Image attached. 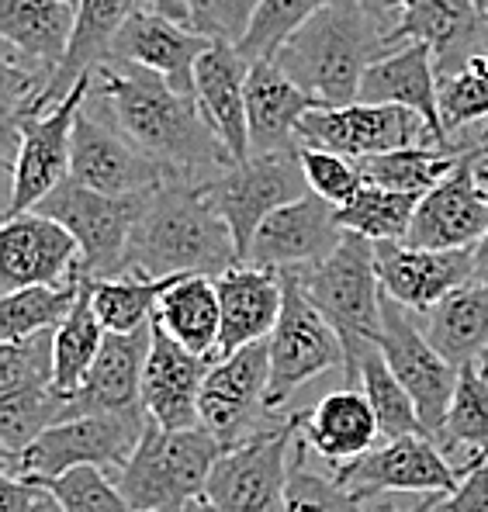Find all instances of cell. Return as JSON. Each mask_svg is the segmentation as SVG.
<instances>
[{"label":"cell","instance_id":"obj_1","mask_svg":"<svg viewBox=\"0 0 488 512\" xmlns=\"http://www.w3.org/2000/svg\"><path fill=\"white\" fill-rule=\"evenodd\" d=\"M90 97L142 153L167 167L170 180L205 184L236 163L201 111L198 97L180 94L146 66L108 56L94 66Z\"/></svg>","mask_w":488,"mask_h":512},{"label":"cell","instance_id":"obj_2","mask_svg":"<svg viewBox=\"0 0 488 512\" xmlns=\"http://www.w3.org/2000/svg\"><path fill=\"white\" fill-rule=\"evenodd\" d=\"M236 263H243L236 236L201 184L167 180L149 194L129 243V270L146 277H219Z\"/></svg>","mask_w":488,"mask_h":512},{"label":"cell","instance_id":"obj_3","mask_svg":"<svg viewBox=\"0 0 488 512\" xmlns=\"http://www.w3.org/2000/svg\"><path fill=\"white\" fill-rule=\"evenodd\" d=\"M388 49L385 21L357 0H329L277 49L274 63L319 104L340 108L357 101L367 66Z\"/></svg>","mask_w":488,"mask_h":512},{"label":"cell","instance_id":"obj_4","mask_svg":"<svg viewBox=\"0 0 488 512\" xmlns=\"http://www.w3.org/2000/svg\"><path fill=\"white\" fill-rule=\"evenodd\" d=\"M319 312L333 322L340 333L347 364H343V384L360 388V353L381 340V277L374 263V243L360 232L343 236V243L322 263L305 270H288Z\"/></svg>","mask_w":488,"mask_h":512},{"label":"cell","instance_id":"obj_5","mask_svg":"<svg viewBox=\"0 0 488 512\" xmlns=\"http://www.w3.org/2000/svg\"><path fill=\"white\" fill-rule=\"evenodd\" d=\"M222 454V440L205 426L167 429L149 419L139 447L111 478L139 512H180L205 495Z\"/></svg>","mask_w":488,"mask_h":512},{"label":"cell","instance_id":"obj_6","mask_svg":"<svg viewBox=\"0 0 488 512\" xmlns=\"http://www.w3.org/2000/svg\"><path fill=\"white\" fill-rule=\"evenodd\" d=\"M94 70L66 90L45 111L21 108L18 115L4 118L7 125V167H11V201L7 215L32 212L49 191H56L70 177L73 163V125L84 108Z\"/></svg>","mask_w":488,"mask_h":512},{"label":"cell","instance_id":"obj_7","mask_svg":"<svg viewBox=\"0 0 488 512\" xmlns=\"http://www.w3.org/2000/svg\"><path fill=\"white\" fill-rule=\"evenodd\" d=\"M149 412H84L49 426L18 454H4V474L18 478H56L80 464L118 471L139 447Z\"/></svg>","mask_w":488,"mask_h":512},{"label":"cell","instance_id":"obj_8","mask_svg":"<svg viewBox=\"0 0 488 512\" xmlns=\"http://www.w3.org/2000/svg\"><path fill=\"white\" fill-rule=\"evenodd\" d=\"M156 191V187H153ZM153 191L104 194L66 177L39 201V212L52 215L77 236L87 277H115L129 270V243Z\"/></svg>","mask_w":488,"mask_h":512},{"label":"cell","instance_id":"obj_9","mask_svg":"<svg viewBox=\"0 0 488 512\" xmlns=\"http://www.w3.org/2000/svg\"><path fill=\"white\" fill-rule=\"evenodd\" d=\"M52 333L0 346V447L18 454L49 426L70 416V395L56 388Z\"/></svg>","mask_w":488,"mask_h":512},{"label":"cell","instance_id":"obj_10","mask_svg":"<svg viewBox=\"0 0 488 512\" xmlns=\"http://www.w3.org/2000/svg\"><path fill=\"white\" fill-rule=\"evenodd\" d=\"M267 346H270L267 405L274 412H281L295 398V391H302L309 381L336 371V367L343 371V364H347V350H343L340 333H336L333 322L319 312V305L305 295L302 284L291 274H284V308Z\"/></svg>","mask_w":488,"mask_h":512},{"label":"cell","instance_id":"obj_11","mask_svg":"<svg viewBox=\"0 0 488 512\" xmlns=\"http://www.w3.org/2000/svg\"><path fill=\"white\" fill-rule=\"evenodd\" d=\"M201 191L215 205V212L229 222L239 256L246 263V253H250V243L264 225V218L288 201L309 194L312 187L302 167V146H298L281 149V153H253L250 160L232 163L219 177L205 180Z\"/></svg>","mask_w":488,"mask_h":512},{"label":"cell","instance_id":"obj_12","mask_svg":"<svg viewBox=\"0 0 488 512\" xmlns=\"http://www.w3.org/2000/svg\"><path fill=\"white\" fill-rule=\"evenodd\" d=\"M270 388V346L267 340L225 353L212 364L201 388V426L222 440V447H239L267 429L281 426L288 416L267 405Z\"/></svg>","mask_w":488,"mask_h":512},{"label":"cell","instance_id":"obj_13","mask_svg":"<svg viewBox=\"0 0 488 512\" xmlns=\"http://www.w3.org/2000/svg\"><path fill=\"white\" fill-rule=\"evenodd\" d=\"M298 433V416H288L281 426L225 450L205 488L215 512H281Z\"/></svg>","mask_w":488,"mask_h":512},{"label":"cell","instance_id":"obj_14","mask_svg":"<svg viewBox=\"0 0 488 512\" xmlns=\"http://www.w3.org/2000/svg\"><path fill=\"white\" fill-rule=\"evenodd\" d=\"M298 142L333 149V153L354 156V160L405 146H440L437 132L423 115L402 108V104L378 101H354L340 104V108L319 104V108L305 111V118L298 122Z\"/></svg>","mask_w":488,"mask_h":512},{"label":"cell","instance_id":"obj_15","mask_svg":"<svg viewBox=\"0 0 488 512\" xmlns=\"http://www.w3.org/2000/svg\"><path fill=\"white\" fill-rule=\"evenodd\" d=\"M333 478L360 502H367L378 495L450 492L464 474L430 433H405L374 443L354 461L333 468Z\"/></svg>","mask_w":488,"mask_h":512},{"label":"cell","instance_id":"obj_16","mask_svg":"<svg viewBox=\"0 0 488 512\" xmlns=\"http://www.w3.org/2000/svg\"><path fill=\"white\" fill-rule=\"evenodd\" d=\"M488 229V142L468 146L437 187L419 198L405 243L430 250H475Z\"/></svg>","mask_w":488,"mask_h":512},{"label":"cell","instance_id":"obj_17","mask_svg":"<svg viewBox=\"0 0 488 512\" xmlns=\"http://www.w3.org/2000/svg\"><path fill=\"white\" fill-rule=\"evenodd\" d=\"M381 353H385L388 367L395 371V378L405 384V391L412 395L423 419V429L430 436H437V429L444 426V416L454 398L461 367H454L444 353L426 340L423 326H419L416 312L399 305L392 295H381Z\"/></svg>","mask_w":488,"mask_h":512},{"label":"cell","instance_id":"obj_18","mask_svg":"<svg viewBox=\"0 0 488 512\" xmlns=\"http://www.w3.org/2000/svg\"><path fill=\"white\" fill-rule=\"evenodd\" d=\"M70 177L104 194H139L170 180L167 167L142 153L90 94L73 125Z\"/></svg>","mask_w":488,"mask_h":512},{"label":"cell","instance_id":"obj_19","mask_svg":"<svg viewBox=\"0 0 488 512\" xmlns=\"http://www.w3.org/2000/svg\"><path fill=\"white\" fill-rule=\"evenodd\" d=\"M84 274L80 243L63 222L39 208L7 215L0 229V291L32 284H70Z\"/></svg>","mask_w":488,"mask_h":512},{"label":"cell","instance_id":"obj_20","mask_svg":"<svg viewBox=\"0 0 488 512\" xmlns=\"http://www.w3.org/2000/svg\"><path fill=\"white\" fill-rule=\"evenodd\" d=\"M347 229L340 222V208L319 194H302L298 201L281 205L264 218L246 253V263L267 270H305L322 263L343 243Z\"/></svg>","mask_w":488,"mask_h":512},{"label":"cell","instance_id":"obj_21","mask_svg":"<svg viewBox=\"0 0 488 512\" xmlns=\"http://www.w3.org/2000/svg\"><path fill=\"white\" fill-rule=\"evenodd\" d=\"M402 42L430 45L444 80L488 52V14L478 0H395L392 49Z\"/></svg>","mask_w":488,"mask_h":512},{"label":"cell","instance_id":"obj_22","mask_svg":"<svg viewBox=\"0 0 488 512\" xmlns=\"http://www.w3.org/2000/svg\"><path fill=\"white\" fill-rule=\"evenodd\" d=\"M381 288L412 312H426L450 291L475 281V250H430L405 239L374 243Z\"/></svg>","mask_w":488,"mask_h":512},{"label":"cell","instance_id":"obj_23","mask_svg":"<svg viewBox=\"0 0 488 512\" xmlns=\"http://www.w3.org/2000/svg\"><path fill=\"white\" fill-rule=\"evenodd\" d=\"M208 45L212 39L194 32L184 18H174L160 7H139L115 35L111 56L160 73L180 94H194V66L208 52Z\"/></svg>","mask_w":488,"mask_h":512},{"label":"cell","instance_id":"obj_24","mask_svg":"<svg viewBox=\"0 0 488 512\" xmlns=\"http://www.w3.org/2000/svg\"><path fill=\"white\" fill-rule=\"evenodd\" d=\"M212 364L215 357L187 350L153 322V346L142 374V405L149 419L167 429L201 426V388Z\"/></svg>","mask_w":488,"mask_h":512},{"label":"cell","instance_id":"obj_25","mask_svg":"<svg viewBox=\"0 0 488 512\" xmlns=\"http://www.w3.org/2000/svg\"><path fill=\"white\" fill-rule=\"evenodd\" d=\"M139 7H160V11H170L174 18L187 21V4L184 0H80L77 4V32H73L70 52L59 63V70L52 73L49 87L35 97V104L28 108L45 111L49 104H56L66 90H73L84 73L94 70L97 63L111 56V45H115V35L122 32V25L132 18ZM11 118V115H7Z\"/></svg>","mask_w":488,"mask_h":512},{"label":"cell","instance_id":"obj_26","mask_svg":"<svg viewBox=\"0 0 488 512\" xmlns=\"http://www.w3.org/2000/svg\"><path fill=\"white\" fill-rule=\"evenodd\" d=\"M253 59L232 42H212L194 66V97L201 111L219 132L232 160L243 163L253 156L250 149V115H246V80Z\"/></svg>","mask_w":488,"mask_h":512},{"label":"cell","instance_id":"obj_27","mask_svg":"<svg viewBox=\"0 0 488 512\" xmlns=\"http://www.w3.org/2000/svg\"><path fill=\"white\" fill-rule=\"evenodd\" d=\"M149 346H153V322L135 333H108L94 367L77 391L70 395V416L84 412H146L142 405V374H146Z\"/></svg>","mask_w":488,"mask_h":512},{"label":"cell","instance_id":"obj_28","mask_svg":"<svg viewBox=\"0 0 488 512\" xmlns=\"http://www.w3.org/2000/svg\"><path fill=\"white\" fill-rule=\"evenodd\" d=\"M222 301V340L219 357L236 353L250 343L270 340L284 308V274L281 270L236 263L215 277Z\"/></svg>","mask_w":488,"mask_h":512},{"label":"cell","instance_id":"obj_29","mask_svg":"<svg viewBox=\"0 0 488 512\" xmlns=\"http://www.w3.org/2000/svg\"><path fill=\"white\" fill-rule=\"evenodd\" d=\"M319 101L295 84L274 59H253L246 80V115H250V149L253 153H281L298 149V122Z\"/></svg>","mask_w":488,"mask_h":512},{"label":"cell","instance_id":"obj_30","mask_svg":"<svg viewBox=\"0 0 488 512\" xmlns=\"http://www.w3.org/2000/svg\"><path fill=\"white\" fill-rule=\"evenodd\" d=\"M295 416L312 454H319L329 468L354 461L381 440V426L371 402L364 391L350 388V384L322 395L309 412H295Z\"/></svg>","mask_w":488,"mask_h":512},{"label":"cell","instance_id":"obj_31","mask_svg":"<svg viewBox=\"0 0 488 512\" xmlns=\"http://www.w3.org/2000/svg\"><path fill=\"white\" fill-rule=\"evenodd\" d=\"M426 340L454 367H482L488 360V284L468 281L426 312H416Z\"/></svg>","mask_w":488,"mask_h":512},{"label":"cell","instance_id":"obj_32","mask_svg":"<svg viewBox=\"0 0 488 512\" xmlns=\"http://www.w3.org/2000/svg\"><path fill=\"white\" fill-rule=\"evenodd\" d=\"M77 32V4L70 0H0V39L7 49L52 73L66 59Z\"/></svg>","mask_w":488,"mask_h":512},{"label":"cell","instance_id":"obj_33","mask_svg":"<svg viewBox=\"0 0 488 512\" xmlns=\"http://www.w3.org/2000/svg\"><path fill=\"white\" fill-rule=\"evenodd\" d=\"M153 322L160 329H167L180 346L201 353V357L219 360L222 301H219V284H215V277L180 274L160 295Z\"/></svg>","mask_w":488,"mask_h":512},{"label":"cell","instance_id":"obj_34","mask_svg":"<svg viewBox=\"0 0 488 512\" xmlns=\"http://www.w3.org/2000/svg\"><path fill=\"white\" fill-rule=\"evenodd\" d=\"M433 440L461 468V474L478 457L488 454V378L478 364L461 367V378H457L444 426L437 429Z\"/></svg>","mask_w":488,"mask_h":512},{"label":"cell","instance_id":"obj_35","mask_svg":"<svg viewBox=\"0 0 488 512\" xmlns=\"http://www.w3.org/2000/svg\"><path fill=\"white\" fill-rule=\"evenodd\" d=\"M174 277H146L125 270L115 277H87L90 301H94L97 319L104 322L108 333H135V329L149 326L160 305V295L177 281Z\"/></svg>","mask_w":488,"mask_h":512},{"label":"cell","instance_id":"obj_36","mask_svg":"<svg viewBox=\"0 0 488 512\" xmlns=\"http://www.w3.org/2000/svg\"><path fill=\"white\" fill-rule=\"evenodd\" d=\"M104 322L97 319L94 312V301H90V284H87V274L80 281V295H77V305L70 308L63 322L56 326L52 333V364H56V388L63 395H73V391L84 384V378L94 367L97 353L104 346Z\"/></svg>","mask_w":488,"mask_h":512},{"label":"cell","instance_id":"obj_37","mask_svg":"<svg viewBox=\"0 0 488 512\" xmlns=\"http://www.w3.org/2000/svg\"><path fill=\"white\" fill-rule=\"evenodd\" d=\"M80 281L84 274L70 284H32V288L4 291L0 295V340L14 343L56 329L77 305Z\"/></svg>","mask_w":488,"mask_h":512},{"label":"cell","instance_id":"obj_38","mask_svg":"<svg viewBox=\"0 0 488 512\" xmlns=\"http://www.w3.org/2000/svg\"><path fill=\"white\" fill-rule=\"evenodd\" d=\"M457 156L461 153L444 146H405L392 149V153L364 156L357 160V167L364 173V184H378L402 194H426L447 177Z\"/></svg>","mask_w":488,"mask_h":512},{"label":"cell","instance_id":"obj_39","mask_svg":"<svg viewBox=\"0 0 488 512\" xmlns=\"http://www.w3.org/2000/svg\"><path fill=\"white\" fill-rule=\"evenodd\" d=\"M360 391L367 395L374 416H378L381 440H392V436L405 433H426L416 402L405 391V384L395 378V371L388 367L378 343H371L360 353Z\"/></svg>","mask_w":488,"mask_h":512},{"label":"cell","instance_id":"obj_40","mask_svg":"<svg viewBox=\"0 0 488 512\" xmlns=\"http://www.w3.org/2000/svg\"><path fill=\"white\" fill-rule=\"evenodd\" d=\"M419 198L423 194H402L378 184H364L347 205H340V222L343 229L360 232L371 243H381V239H409Z\"/></svg>","mask_w":488,"mask_h":512},{"label":"cell","instance_id":"obj_41","mask_svg":"<svg viewBox=\"0 0 488 512\" xmlns=\"http://www.w3.org/2000/svg\"><path fill=\"white\" fill-rule=\"evenodd\" d=\"M309 443L298 440L291 454V478L288 499L281 512H367V502H360L354 492L340 485L336 478H326L309 464Z\"/></svg>","mask_w":488,"mask_h":512},{"label":"cell","instance_id":"obj_42","mask_svg":"<svg viewBox=\"0 0 488 512\" xmlns=\"http://www.w3.org/2000/svg\"><path fill=\"white\" fill-rule=\"evenodd\" d=\"M52 492L63 512H139L122 495L115 478H108L104 468L80 464V468L56 474V478H35Z\"/></svg>","mask_w":488,"mask_h":512},{"label":"cell","instance_id":"obj_43","mask_svg":"<svg viewBox=\"0 0 488 512\" xmlns=\"http://www.w3.org/2000/svg\"><path fill=\"white\" fill-rule=\"evenodd\" d=\"M326 4L329 0H260L239 49L246 52V59H274L277 49Z\"/></svg>","mask_w":488,"mask_h":512},{"label":"cell","instance_id":"obj_44","mask_svg":"<svg viewBox=\"0 0 488 512\" xmlns=\"http://www.w3.org/2000/svg\"><path fill=\"white\" fill-rule=\"evenodd\" d=\"M440 122L447 135L488 122V77L482 70L468 66L440 80Z\"/></svg>","mask_w":488,"mask_h":512},{"label":"cell","instance_id":"obj_45","mask_svg":"<svg viewBox=\"0 0 488 512\" xmlns=\"http://www.w3.org/2000/svg\"><path fill=\"white\" fill-rule=\"evenodd\" d=\"M302 167H305V177H309L312 194L333 201L336 208L347 205L360 187H364V173H360L354 156L333 153V149L302 146Z\"/></svg>","mask_w":488,"mask_h":512},{"label":"cell","instance_id":"obj_46","mask_svg":"<svg viewBox=\"0 0 488 512\" xmlns=\"http://www.w3.org/2000/svg\"><path fill=\"white\" fill-rule=\"evenodd\" d=\"M402 512H488V454L478 457L450 492L395 495Z\"/></svg>","mask_w":488,"mask_h":512},{"label":"cell","instance_id":"obj_47","mask_svg":"<svg viewBox=\"0 0 488 512\" xmlns=\"http://www.w3.org/2000/svg\"><path fill=\"white\" fill-rule=\"evenodd\" d=\"M187 4V25L194 32L208 35L212 42L239 45L257 14L260 0H184Z\"/></svg>","mask_w":488,"mask_h":512},{"label":"cell","instance_id":"obj_48","mask_svg":"<svg viewBox=\"0 0 488 512\" xmlns=\"http://www.w3.org/2000/svg\"><path fill=\"white\" fill-rule=\"evenodd\" d=\"M52 492L35 478L4 474L0 481V512H45L52 506Z\"/></svg>","mask_w":488,"mask_h":512},{"label":"cell","instance_id":"obj_49","mask_svg":"<svg viewBox=\"0 0 488 512\" xmlns=\"http://www.w3.org/2000/svg\"><path fill=\"white\" fill-rule=\"evenodd\" d=\"M357 4H364L367 11L374 14V18L385 21L388 39H392V28H395V0H357Z\"/></svg>","mask_w":488,"mask_h":512},{"label":"cell","instance_id":"obj_50","mask_svg":"<svg viewBox=\"0 0 488 512\" xmlns=\"http://www.w3.org/2000/svg\"><path fill=\"white\" fill-rule=\"evenodd\" d=\"M475 281L488 284V229H485V236L478 239V246H475Z\"/></svg>","mask_w":488,"mask_h":512},{"label":"cell","instance_id":"obj_51","mask_svg":"<svg viewBox=\"0 0 488 512\" xmlns=\"http://www.w3.org/2000/svg\"><path fill=\"white\" fill-rule=\"evenodd\" d=\"M367 512H402L395 495H378V499H367Z\"/></svg>","mask_w":488,"mask_h":512},{"label":"cell","instance_id":"obj_52","mask_svg":"<svg viewBox=\"0 0 488 512\" xmlns=\"http://www.w3.org/2000/svg\"><path fill=\"white\" fill-rule=\"evenodd\" d=\"M180 512H215V506H212V499H208V495H201V499L187 502V506L180 509Z\"/></svg>","mask_w":488,"mask_h":512},{"label":"cell","instance_id":"obj_53","mask_svg":"<svg viewBox=\"0 0 488 512\" xmlns=\"http://www.w3.org/2000/svg\"><path fill=\"white\" fill-rule=\"evenodd\" d=\"M45 512H63V509H59V502H52V506H49V509H45Z\"/></svg>","mask_w":488,"mask_h":512},{"label":"cell","instance_id":"obj_54","mask_svg":"<svg viewBox=\"0 0 488 512\" xmlns=\"http://www.w3.org/2000/svg\"><path fill=\"white\" fill-rule=\"evenodd\" d=\"M478 7H482V11L488 14V0H478Z\"/></svg>","mask_w":488,"mask_h":512},{"label":"cell","instance_id":"obj_55","mask_svg":"<svg viewBox=\"0 0 488 512\" xmlns=\"http://www.w3.org/2000/svg\"><path fill=\"white\" fill-rule=\"evenodd\" d=\"M482 371H485V378H488V360H485V364H482Z\"/></svg>","mask_w":488,"mask_h":512},{"label":"cell","instance_id":"obj_56","mask_svg":"<svg viewBox=\"0 0 488 512\" xmlns=\"http://www.w3.org/2000/svg\"><path fill=\"white\" fill-rule=\"evenodd\" d=\"M70 4H80V0H70Z\"/></svg>","mask_w":488,"mask_h":512}]
</instances>
